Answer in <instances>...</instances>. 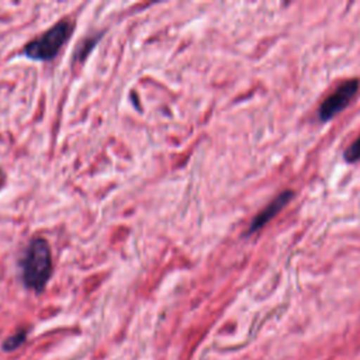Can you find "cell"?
Here are the masks:
<instances>
[{"label": "cell", "mask_w": 360, "mask_h": 360, "mask_svg": "<svg viewBox=\"0 0 360 360\" xmlns=\"http://www.w3.org/2000/svg\"><path fill=\"white\" fill-rule=\"evenodd\" d=\"M22 283L37 292L42 291L52 273L51 248L46 239L34 238L30 240L20 262Z\"/></svg>", "instance_id": "cell-1"}, {"label": "cell", "mask_w": 360, "mask_h": 360, "mask_svg": "<svg viewBox=\"0 0 360 360\" xmlns=\"http://www.w3.org/2000/svg\"><path fill=\"white\" fill-rule=\"evenodd\" d=\"M73 22L69 20H60L51 27L44 35L28 42L24 46V55L34 60H51L53 59L60 48L68 42L73 31Z\"/></svg>", "instance_id": "cell-2"}, {"label": "cell", "mask_w": 360, "mask_h": 360, "mask_svg": "<svg viewBox=\"0 0 360 360\" xmlns=\"http://www.w3.org/2000/svg\"><path fill=\"white\" fill-rule=\"evenodd\" d=\"M360 82L357 79H349L342 82L319 105L318 115L322 121H328L339 114L356 96Z\"/></svg>", "instance_id": "cell-3"}, {"label": "cell", "mask_w": 360, "mask_h": 360, "mask_svg": "<svg viewBox=\"0 0 360 360\" xmlns=\"http://www.w3.org/2000/svg\"><path fill=\"white\" fill-rule=\"evenodd\" d=\"M292 197V191L291 190H285L283 193H280L274 200H271L250 222L248 233H253L256 231H259L260 228H263L273 217H276V214H278L285 205L287 202L291 200Z\"/></svg>", "instance_id": "cell-4"}, {"label": "cell", "mask_w": 360, "mask_h": 360, "mask_svg": "<svg viewBox=\"0 0 360 360\" xmlns=\"http://www.w3.org/2000/svg\"><path fill=\"white\" fill-rule=\"evenodd\" d=\"M25 336H27V332H25L24 329L15 332L13 336H10V338L4 342L3 349H4V350H14V349H17L18 346H21V343H24Z\"/></svg>", "instance_id": "cell-5"}, {"label": "cell", "mask_w": 360, "mask_h": 360, "mask_svg": "<svg viewBox=\"0 0 360 360\" xmlns=\"http://www.w3.org/2000/svg\"><path fill=\"white\" fill-rule=\"evenodd\" d=\"M343 158L346 159V162H350V163H354V162H359V160H360V135H359V138L345 150Z\"/></svg>", "instance_id": "cell-6"}, {"label": "cell", "mask_w": 360, "mask_h": 360, "mask_svg": "<svg viewBox=\"0 0 360 360\" xmlns=\"http://www.w3.org/2000/svg\"><path fill=\"white\" fill-rule=\"evenodd\" d=\"M3 183H4V174H3V172L0 170V187L3 186Z\"/></svg>", "instance_id": "cell-7"}]
</instances>
